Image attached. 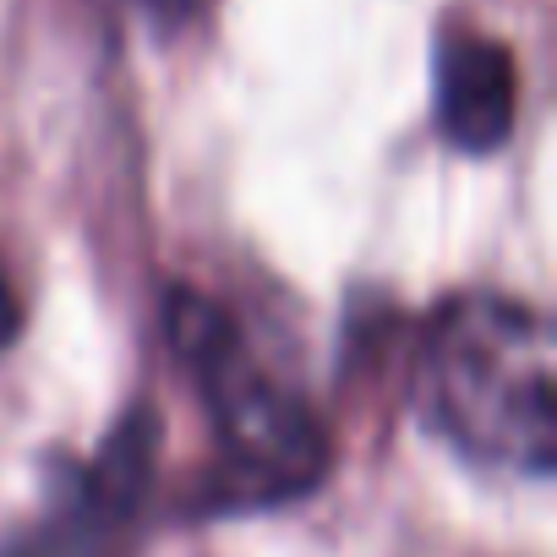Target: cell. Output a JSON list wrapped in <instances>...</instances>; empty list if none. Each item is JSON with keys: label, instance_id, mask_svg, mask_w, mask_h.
<instances>
[{"label": "cell", "instance_id": "obj_4", "mask_svg": "<svg viewBox=\"0 0 557 557\" xmlns=\"http://www.w3.org/2000/svg\"><path fill=\"white\" fill-rule=\"evenodd\" d=\"M519 110L513 55L475 28H454L437 45V126L465 153H492Z\"/></svg>", "mask_w": 557, "mask_h": 557}, {"label": "cell", "instance_id": "obj_6", "mask_svg": "<svg viewBox=\"0 0 557 557\" xmlns=\"http://www.w3.org/2000/svg\"><path fill=\"white\" fill-rule=\"evenodd\" d=\"M143 7L159 17V23H186V17H197L208 0H143Z\"/></svg>", "mask_w": 557, "mask_h": 557}, {"label": "cell", "instance_id": "obj_2", "mask_svg": "<svg viewBox=\"0 0 557 557\" xmlns=\"http://www.w3.org/2000/svg\"><path fill=\"white\" fill-rule=\"evenodd\" d=\"M164 329L213 416V503L268 508L312 492L329 470V432L251 356L240 323L197 290H170Z\"/></svg>", "mask_w": 557, "mask_h": 557}, {"label": "cell", "instance_id": "obj_1", "mask_svg": "<svg viewBox=\"0 0 557 557\" xmlns=\"http://www.w3.org/2000/svg\"><path fill=\"white\" fill-rule=\"evenodd\" d=\"M421 410L465 459L552 475V323L530 301L454 296L421 339Z\"/></svg>", "mask_w": 557, "mask_h": 557}, {"label": "cell", "instance_id": "obj_3", "mask_svg": "<svg viewBox=\"0 0 557 557\" xmlns=\"http://www.w3.org/2000/svg\"><path fill=\"white\" fill-rule=\"evenodd\" d=\"M153 475V421L137 410L28 535L0 557H121Z\"/></svg>", "mask_w": 557, "mask_h": 557}, {"label": "cell", "instance_id": "obj_5", "mask_svg": "<svg viewBox=\"0 0 557 557\" xmlns=\"http://www.w3.org/2000/svg\"><path fill=\"white\" fill-rule=\"evenodd\" d=\"M23 329V301H17V285H12V268L0 257V350H7Z\"/></svg>", "mask_w": 557, "mask_h": 557}]
</instances>
